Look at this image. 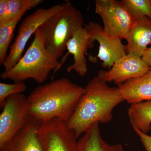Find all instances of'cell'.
<instances>
[{"label": "cell", "instance_id": "cell-1", "mask_svg": "<svg viewBox=\"0 0 151 151\" xmlns=\"http://www.w3.org/2000/svg\"><path fill=\"white\" fill-rule=\"evenodd\" d=\"M84 89L66 123L77 139L94 124L111 122L113 109L124 101L118 87H110L98 76L91 79Z\"/></svg>", "mask_w": 151, "mask_h": 151}, {"label": "cell", "instance_id": "cell-2", "mask_svg": "<svg viewBox=\"0 0 151 151\" xmlns=\"http://www.w3.org/2000/svg\"><path fill=\"white\" fill-rule=\"evenodd\" d=\"M84 91L66 78L39 86L27 97L29 114L41 123L54 119L67 123Z\"/></svg>", "mask_w": 151, "mask_h": 151}, {"label": "cell", "instance_id": "cell-3", "mask_svg": "<svg viewBox=\"0 0 151 151\" xmlns=\"http://www.w3.org/2000/svg\"><path fill=\"white\" fill-rule=\"evenodd\" d=\"M59 61L47 50L42 32L39 28L34 35L32 43L16 64L0 74L3 79L14 83L24 82L28 79L38 84L46 81L52 70L54 74L60 69Z\"/></svg>", "mask_w": 151, "mask_h": 151}, {"label": "cell", "instance_id": "cell-4", "mask_svg": "<svg viewBox=\"0 0 151 151\" xmlns=\"http://www.w3.org/2000/svg\"><path fill=\"white\" fill-rule=\"evenodd\" d=\"M84 22L81 12L65 1L59 10L40 27L47 50L58 59L63 55L68 42L78 29L84 26Z\"/></svg>", "mask_w": 151, "mask_h": 151}, {"label": "cell", "instance_id": "cell-5", "mask_svg": "<svg viewBox=\"0 0 151 151\" xmlns=\"http://www.w3.org/2000/svg\"><path fill=\"white\" fill-rule=\"evenodd\" d=\"M60 4L55 5L49 8H40L26 17L19 26L14 41L9 48L4 62L5 70L14 67L23 56L28 41L42 24L56 13Z\"/></svg>", "mask_w": 151, "mask_h": 151}, {"label": "cell", "instance_id": "cell-6", "mask_svg": "<svg viewBox=\"0 0 151 151\" xmlns=\"http://www.w3.org/2000/svg\"><path fill=\"white\" fill-rule=\"evenodd\" d=\"M0 115V148L22 129L31 117L27 97L22 93L7 98Z\"/></svg>", "mask_w": 151, "mask_h": 151}, {"label": "cell", "instance_id": "cell-7", "mask_svg": "<svg viewBox=\"0 0 151 151\" xmlns=\"http://www.w3.org/2000/svg\"><path fill=\"white\" fill-rule=\"evenodd\" d=\"M95 13L102 19L103 29L106 32L113 37L126 40L135 19L121 1L96 0Z\"/></svg>", "mask_w": 151, "mask_h": 151}, {"label": "cell", "instance_id": "cell-8", "mask_svg": "<svg viewBox=\"0 0 151 151\" xmlns=\"http://www.w3.org/2000/svg\"><path fill=\"white\" fill-rule=\"evenodd\" d=\"M38 136L43 151H77L78 139L66 123L58 119L42 123Z\"/></svg>", "mask_w": 151, "mask_h": 151}, {"label": "cell", "instance_id": "cell-9", "mask_svg": "<svg viewBox=\"0 0 151 151\" xmlns=\"http://www.w3.org/2000/svg\"><path fill=\"white\" fill-rule=\"evenodd\" d=\"M84 27L89 35L90 47L95 41L99 43L97 57L102 61V67L109 70L116 60L127 54L126 45L122 40L108 34L98 23L90 21Z\"/></svg>", "mask_w": 151, "mask_h": 151}, {"label": "cell", "instance_id": "cell-10", "mask_svg": "<svg viewBox=\"0 0 151 151\" xmlns=\"http://www.w3.org/2000/svg\"><path fill=\"white\" fill-rule=\"evenodd\" d=\"M151 68L142 57L127 53L116 60L109 70H100L98 76L106 83L113 81L118 85L142 76Z\"/></svg>", "mask_w": 151, "mask_h": 151}, {"label": "cell", "instance_id": "cell-11", "mask_svg": "<svg viewBox=\"0 0 151 151\" xmlns=\"http://www.w3.org/2000/svg\"><path fill=\"white\" fill-rule=\"evenodd\" d=\"M89 48H91L90 38L88 32L83 27L78 29L68 42L66 45L68 52L60 62L59 68L65 62L68 54H71L73 55V62L68 67L67 72L74 71L81 77L85 76L88 71L85 54Z\"/></svg>", "mask_w": 151, "mask_h": 151}, {"label": "cell", "instance_id": "cell-12", "mask_svg": "<svg viewBox=\"0 0 151 151\" xmlns=\"http://www.w3.org/2000/svg\"><path fill=\"white\" fill-rule=\"evenodd\" d=\"M41 123L31 117L22 129L0 148V151H43L38 136Z\"/></svg>", "mask_w": 151, "mask_h": 151}, {"label": "cell", "instance_id": "cell-13", "mask_svg": "<svg viewBox=\"0 0 151 151\" xmlns=\"http://www.w3.org/2000/svg\"><path fill=\"white\" fill-rule=\"evenodd\" d=\"M126 40L127 53L142 57L151 44V19L143 17L135 19Z\"/></svg>", "mask_w": 151, "mask_h": 151}, {"label": "cell", "instance_id": "cell-14", "mask_svg": "<svg viewBox=\"0 0 151 151\" xmlns=\"http://www.w3.org/2000/svg\"><path fill=\"white\" fill-rule=\"evenodd\" d=\"M124 101L132 104L151 100V68L145 74L118 85Z\"/></svg>", "mask_w": 151, "mask_h": 151}, {"label": "cell", "instance_id": "cell-15", "mask_svg": "<svg viewBox=\"0 0 151 151\" xmlns=\"http://www.w3.org/2000/svg\"><path fill=\"white\" fill-rule=\"evenodd\" d=\"M99 125L94 124L78 138L77 151H124L122 144L110 145L103 139Z\"/></svg>", "mask_w": 151, "mask_h": 151}, {"label": "cell", "instance_id": "cell-16", "mask_svg": "<svg viewBox=\"0 0 151 151\" xmlns=\"http://www.w3.org/2000/svg\"><path fill=\"white\" fill-rule=\"evenodd\" d=\"M133 129L147 134L151 130V100L132 104L128 110Z\"/></svg>", "mask_w": 151, "mask_h": 151}, {"label": "cell", "instance_id": "cell-17", "mask_svg": "<svg viewBox=\"0 0 151 151\" xmlns=\"http://www.w3.org/2000/svg\"><path fill=\"white\" fill-rule=\"evenodd\" d=\"M29 10L22 11L15 17L0 23V64L3 65L14 36V33L19 22Z\"/></svg>", "mask_w": 151, "mask_h": 151}, {"label": "cell", "instance_id": "cell-18", "mask_svg": "<svg viewBox=\"0 0 151 151\" xmlns=\"http://www.w3.org/2000/svg\"><path fill=\"white\" fill-rule=\"evenodd\" d=\"M121 1L135 20L143 17L151 19V0H122Z\"/></svg>", "mask_w": 151, "mask_h": 151}, {"label": "cell", "instance_id": "cell-19", "mask_svg": "<svg viewBox=\"0 0 151 151\" xmlns=\"http://www.w3.org/2000/svg\"><path fill=\"white\" fill-rule=\"evenodd\" d=\"M43 0H7L6 15L4 20L0 23L12 18L25 9L29 10L43 3Z\"/></svg>", "mask_w": 151, "mask_h": 151}, {"label": "cell", "instance_id": "cell-20", "mask_svg": "<svg viewBox=\"0 0 151 151\" xmlns=\"http://www.w3.org/2000/svg\"><path fill=\"white\" fill-rule=\"evenodd\" d=\"M27 89L24 82H18L13 84L0 83V108L2 109L7 98L14 94H20Z\"/></svg>", "mask_w": 151, "mask_h": 151}, {"label": "cell", "instance_id": "cell-21", "mask_svg": "<svg viewBox=\"0 0 151 151\" xmlns=\"http://www.w3.org/2000/svg\"><path fill=\"white\" fill-rule=\"evenodd\" d=\"M134 130L136 134L139 136L146 151H151V136L141 132L139 130L136 129Z\"/></svg>", "mask_w": 151, "mask_h": 151}, {"label": "cell", "instance_id": "cell-22", "mask_svg": "<svg viewBox=\"0 0 151 151\" xmlns=\"http://www.w3.org/2000/svg\"><path fill=\"white\" fill-rule=\"evenodd\" d=\"M7 0H0V22L5 18L7 13Z\"/></svg>", "mask_w": 151, "mask_h": 151}, {"label": "cell", "instance_id": "cell-23", "mask_svg": "<svg viewBox=\"0 0 151 151\" xmlns=\"http://www.w3.org/2000/svg\"><path fill=\"white\" fill-rule=\"evenodd\" d=\"M142 58L146 64L151 68V46L147 48Z\"/></svg>", "mask_w": 151, "mask_h": 151}]
</instances>
